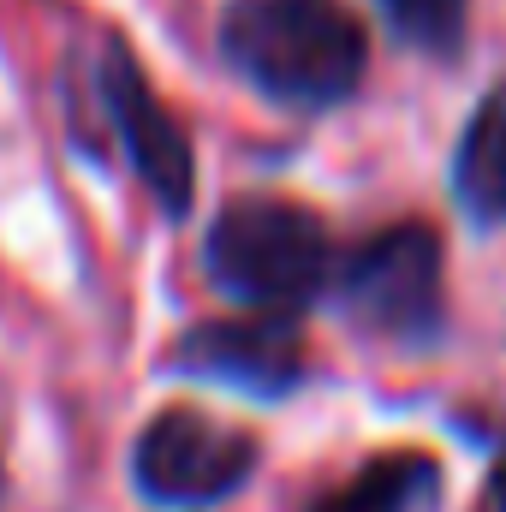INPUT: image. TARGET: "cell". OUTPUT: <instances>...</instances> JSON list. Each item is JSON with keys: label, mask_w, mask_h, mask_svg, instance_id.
<instances>
[{"label": "cell", "mask_w": 506, "mask_h": 512, "mask_svg": "<svg viewBox=\"0 0 506 512\" xmlns=\"http://www.w3.org/2000/svg\"><path fill=\"white\" fill-rule=\"evenodd\" d=\"M221 60L262 102L328 114L358 96L370 30L346 0H233L221 18Z\"/></svg>", "instance_id": "6da1fadb"}, {"label": "cell", "mask_w": 506, "mask_h": 512, "mask_svg": "<svg viewBox=\"0 0 506 512\" xmlns=\"http://www.w3.org/2000/svg\"><path fill=\"white\" fill-rule=\"evenodd\" d=\"M334 239L328 221L292 197H233L215 209L203 227V280L239 304V310H274V316H304L322 304L328 274H334Z\"/></svg>", "instance_id": "7a4b0ae2"}, {"label": "cell", "mask_w": 506, "mask_h": 512, "mask_svg": "<svg viewBox=\"0 0 506 512\" xmlns=\"http://www.w3.org/2000/svg\"><path fill=\"white\" fill-rule=\"evenodd\" d=\"M322 304L358 340L387 352H429L447 334V245L429 221H393L334 256Z\"/></svg>", "instance_id": "3957f363"}, {"label": "cell", "mask_w": 506, "mask_h": 512, "mask_svg": "<svg viewBox=\"0 0 506 512\" xmlns=\"http://www.w3.org/2000/svg\"><path fill=\"white\" fill-rule=\"evenodd\" d=\"M131 489L155 512H215L239 501L262 471V441L251 429L197 411V405H161L131 435Z\"/></svg>", "instance_id": "277c9868"}, {"label": "cell", "mask_w": 506, "mask_h": 512, "mask_svg": "<svg viewBox=\"0 0 506 512\" xmlns=\"http://www.w3.org/2000/svg\"><path fill=\"white\" fill-rule=\"evenodd\" d=\"M167 376L197 387H227L256 405H280L310 382V340L298 316L239 310L221 322H191L161 358Z\"/></svg>", "instance_id": "5b68a950"}, {"label": "cell", "mask_w": 506, "mask_h": 512, "mask_svg": "<svg viewBox=\"0 0 506 512\" xmlns=\"http://www.w3.org/2000/svg\"><path fill=\"white\" fill-rule=\"evenodd\" d=\"M96 108L114 131L120 155L131 161L143 197L161 209V221H185L197 203V155L179 120L167 114V102L155 96V84L143 78L137 54L120 36H108L96 48Z\"/></svg>", "instance_id": "8992f818"}, {"label": "cell", "mask_w": 506, "mask_h": 512, "mask_svg": "<svg viewBox=\"0 0 506 512\" xmlns=\"http://www.w3.org/2000/svg\"><path fill=\"white\" fill-rule=\"evenodd\" d=\"M447 507V465L417 447H393L364 459L346 483L322 489L304 512H441Z\"/></svg>", "instance_id": "52a82bcc"}, {"label": "cell", "mask_w": 506, "mask_h": 512, "mask_svg": "<svg viewBox=\"0 0 506 512\" xmlns=\"http://www.w3.org/2000/svg\"><path fill=\"white\" fill-rule=\"evenodd\" d=\"M453 203L477 233L506 227V78L483 90L453 149Z\"/></svg>", "instance_id": "ba28073f"}, {"label": "cell", "mask_w": 506, "mask_h": 512, "mask_svg": "<svg viewBox=\"0 0 506 512\" xmlns=\"http://www.w3.org/2000/svg\"><path fill=\"white\" fill-rule=\"evenodd\" d=\"M399 42L423 54H459L465 42V0H381Z\"/></svg>", "instance_id": "9c48e42d"}, {"label": "cell", "mask_w": 506, "mask_h": 512, "mask_svg": "<svg viewBox=\"0 0 506 512\" xmlns=\"http://www.w3.org/2000/svg\"><path fill=\"white\" fill-rule=\"evenodd\" d=\"M471 512H506V447H495V459H489V477H483V489H477Z\"/></svg>", "instance_id": "30bf717a"}, {"label": "cell", "mask_w": 506, "mask_h": 512, "mask_svg": "<svg viewBox=\"0 0 506 512\" xmlns=\"http://www.w3.org/2000/svg\"><path fill=\"white\" fill-rule=\"evenodd\" d=\"M0 495H6V459H0Z\"/></svg>", "instance_id": "8fae6325"}]
</instances>
